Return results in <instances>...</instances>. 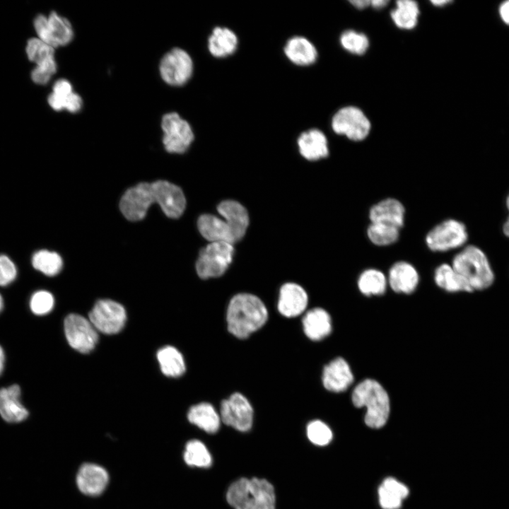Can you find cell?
Wrapping results in <instances>:
<instances>
[{
	"label": "cell",
	"mask_w": 509,
	"mask_h": 509,
	"mask_svg": "<svg viewBox=\"0 0 509 509\" xmlns=\"http://www.w3.org/2000/svg\"><path fill=\"white\" fill-rule=\"evenodd\" d=\"M221 219L212 214L201 215L198 219V228L201 235L211 242L233 244L245 235L249 225L246 209L239 202L226 200L217 208Z\"/></svg>",
	"instance_id": "cell-1"
},
{
	"label": "cell",
	"mask_w": 509,
	"mask_h": 509,
	"mask_svg": "<svg viewBox=\"0 0 509 509\" xmlns=\"http://www.w3.org/2000/svg\"><path fill=\"white\" fill-rule=\"evenodd\" d=\"M268 311L257 296L250 293L234 296L228 306V331L239 339H246L267 322Z\"/></svg>",
	"instance_id": "cell-2"
},
{
	"label": "cell",
	"mask_w": 509,
	"mask_h": 509,
	"mask_svg": "<svg viewBox=\"0 0 509 509\" xmlns=\"http://www.w3.org/2000/svg\"><path fill=\"white\" fill-rule=\"evenodd\" d=\"M353 404L357 408L365 407V423L371 428L384 426L389 418L390 402L385 388L373 379L359 382L351 394Z\"/></svg>",
	"instance_id": "cell-3"
},
{
	"label": "cell",
	"mask_w": 509,
	"mask_h": 509,
	"mask_svg": "<svg viewBox=\"0 0 509 509\" xmlns=\"http://www.w3.org/2000/svg\"><path fill=\"white\" fill-rule=\"evenodd\" d=\"M226 498L234 509H275L274 486L264 479L237 480L228 489Z\"/></svg>",
	"instance_id": "cell-4"
},
{
	"label": "cell",
	"mask_w": 509,
	"mask_h": 509,
	"mask_svg": "<svg viewBox=\"0 0 509 509\" xmlns=\"http://www.w3.org/2000/svg\"><path fill=\"white\" fill-rule=\"evenodd\" d=\"M453 268L467 281L473 291L488 288L494 275L483 251L468 245L459 252L452 261Z\"/></svg>",
	"instance_id": "cell-5"
},
{
	"label": "cell",
	"mask_w": 509,
	"mask_h": 509,
	"mask_svg": "<svg viewBox=\"0 0 509 509\" xmlns=\"http://www.w3.org/2000/svg\"><path fill=\"white\" fill-rule=\"evenodd\" d=\"M234 248L225 242H211L199 252L196 270L203 279L223 275L230 264Z\"/></svg>",
	"instance_id": "cell-6"
},
{
	"label": "cell",
	"mask_w": 509,
	"mask_h": 509,
	"mask_svg": "<svg viewBox=\"0 0 509 509\" xmlns=\"http://www.w3.org/2000/svg\"><path fill=\"white\" fill-rule=\"evenodd\" d=\"M468 238L466 226L455 219H446L433 227L426 234L427 247L434 252H444L462 247Z\"/></svg>",
	"instance_id": "cell-7"
},
{
	"label": "cell",
	"mask_w": 509,
	"mask_h": 509,
	"mask_svg": "<svg viewBox=\"0 0 509 509\" xmlns=\"http://www.w3.org/2000/svg\"><path fill=\"white\" fill-rule=\"evenodd\" d=\"M37 38L54 49L69 44L74 38V30L70 22L55 11L46 16L38 14L33 21Z\"/></svg>",
	"instance_id": "cell-8"
},
{
	"label": "cell",
	"mask_w": 509,
	"mask_h": 509,
	"mask_svg": "<svg viewBox=\"0 0 509 509\" xmlns=\"http://www.w3.org/2000/svg\"><path fill=\"white\" fill-rule=\"evenodd\" d=\"M331 127L334 133L353 141H361L369 135L371 124L358 107L346 106L332 117Z\"/></svg>",
	"instance_id": "cell-9"
},
{
	"label": "cell",
	"mask_w": 509,
	"mask_h": 509,
	"mask_svg": "<svg viewBox=\"0 0 509 509\" xmlns=\"http://www.w3.org/2000/svg\"><path fill=\"white\" fill-rule=\"evenodd\" d=\"M55 49L37 37L27 41L25 52L28 59L35 64L31 71L32 81L37 85H46L57 72Z\"/></svg>",
	"instance_id": "cell-10"
},
{
	"label": "cell",
	"mask_w": 509,
	"mask_h": 509,
	"mask_svg": "<svg viewBox=\"0 0 509 509\" xmlns=\"http://www.w3.org/2000/svg\"><path fill=\"white\" fill-rule=\"evenodd\" d=\"M161 128L163 131V143L169 153H185L194 140L192 127L177 112L164 115L161 120Z\"/></svg>",
	"instance_id": "cell-11"
},
{
	"label": "cell",
	"mask_w": 509,
	"mask_h": 509,
	"mask_svg": "<svg viewBox=\"0 0 509 509\" xmlns=\"http://www.w3.org/2000/svg\"><path fill=\"white\" fill-rule=\"evenodd\" d=\"M194 69L190 55L184 49L175 47L161 59L159 71L162 79L168 85L181 86L191 78Z\"/></svg>",
	"instance_id": "cell-12"
},
{
	"label": "cell",
	"mask_w": 509,
	"mask_h": 509,
	"mask_svg": "<svg viewBox=\"0 0 509 509\" xmlns=\"http://www.w3.org/2000/svg\"><path fill=\"white\" fill-rule=\"evenodd\" d=\"M88 319L98 332L115 334L124 327L127 314L124 308L110 299L99 300L90 311Z\"/></svg>",
	"instance_id": "cell-13"
},
{
	"label": "cell",
	"mask_w": 509,
	"mask_h": 509,
	"mask_svg": "<svg viewBox=\"0 0 509 509\" xmlns=\"http://www.w3.org/2000/svg\"><path fill=\"white\" fill-rule=\"evenodd\" d=\"M64 325L66 340L73 349L87 353L95 348L98 334L89 319L78 314H70L65 318Z\"/></svg>",
	"instance_id": "cell-14"
},
{
	"label": "cell",
	"mask_w": 509,
	"mask_h": 509,
	"mask_svg": "<svg viewBox=\"0 0 509 509\" xmlns=\"http://www.w3.org/2000/svg\"><path fill=\"white\" fill-rule=\"evenodd\" d=\"M156 202L152 183L141 182L122 196L119 207L124 217L131 221L142 220L150 206Z\"/></svg>",
	"instance_id": "cell-15"
},
{
	"label": "cell",
	"mask_w": 509,
	"mask_h": 509,
	"mask_svg": "<svg viewBox=\"0 0 509 509\" xmlns=\"http://www.w3.org/2000/svg\"><path fill=\"white\" fill-rule=\"evenodd\" d=\"M221 419L227 426L245 432L253 421V409L248 399L239 392L233 393L221 404Z\"/></svg>",
	"instance_id": "cell-16"
},
{
	"label": "cell",
	"mask_w": 509,
	"mask_h": 509,
	"mask_svg": "<svg viewBox=\"0 0 509 509\" xmlns=\"http://www.w3.org/2000/svg\"><path fill=\"white\" fill-rule=\"evenodd\" d=\"M156 200L165 214L172 218L180 217L186 206L185 197L182 189L168 181L152 182Z\"/></svg>",
	"instance_id": "cell-17"
},
{
	"label": "cell",
	"mask_w": 509,
	"mask_h": 509,
	"mask_svg": "<svg viewBox=\"0 0 509 509\" xmlns=\"http://www.w3.org/2000/svg\"><path fill=\"white\" fill-rule=\"evenodd\" d=\"M388 286L397 293L411 294L419 286L420 276L410 262L400 260L391 265L387 275Z\"/></svg>",
	"instance_id": "cell-18"
},
{
	"label": "cell",
	"mask_w": 509,
	"mask_h": 509,
	"mask_svg": "<svg viewBox=\"0 0 509 509\" xmlns=\"http://www.w3.org/2000/svg\"><path fill=\"white\" fill-rule=\"evenodd\" d=\"M109 481L107 472L100 465L93 463L82 464L76 474V485L79 491L90 496L100 495Z\"/></svg>",
	"instance_id": "cell-19"
},
{
	"label": "cell",
	"mask_w": 509,
	"mask_h": 509,
	"mask_svg": "<svg viewBox=\"0 0 509 509\" xmlns=\"http://www.w3.org/2000/svg\"><path fill=\"white\" fill-rule=\"evenodd\" d=\"M405 207L399 200L388 197L370 208L368 218L370 223H386L401 229L405 222Z\"/></svg>",
	"instance_id": "cell-20"
},
{
	"label": "cell",
	"mask_w": 509,
	"mask_h": 509,
	"mask_svg": "<svg viewBox=\"0 0 509 509\" xmlns=\"http://www.w3.org/2000/svg\"><path fill=\"white\" fill-rule=\"evenodd\" d=\"M353 382V375L351 368L343 358L338 357L332 360L323 369L322 384L329 391H346Z\"/></svg>",
	"instance_id": "cell-21"
},
{
	"label": "cell",
	"mask_w": 509,
	"mask_h": 509,
	"mask_svg": "<svg viewBox=\"0 0 509 509\" xmlns=\"http://www.w3.org/2000/svg\"><path fill=\"white\" fill-rule=\"evenodd\" d=\"M21 394L16 384L0 389V416L6 423H19L29 416V411L21 402Z\"/></svg>",
	"instance_id": "cell-22"
},
{
	"label": "cell",
	"mask_w": 509,
	"mask_h": 509,
	"mask_svg": "<svg viewBox=\"0 0 509 509\" xmlns=\"http://www.w3.org/2000/svg\"><path fill=\"white\" fill-rule=\"evenodd\" d=\"M308 303V294L300 285L286 283L281 287L278 310L282 315L286 317H297L305 311Z\"/></svg>",
	"instance_id": "cell-23"
},
{
	"label": "cell",
	"mask_w": 509,
	"mask_h": 509,
	"mask_svg": "<svg viewBox=\"0 0 509 509\" xmlns=\"http://www.w3.org/2000/svg\"><path fill=\"white\" fill-rule=\"evenodd\" d=\"M297 144L300 155L308 160H318L329 156L328 140L318 129H310L301 133Z\"/></svg>",
	"instance_id": "cell-24"
},
{
	"label": "cell",
	"mask_w": 509,
	"mask_h": 509,
	"mask_svg": "<svg viewBox=\"0 0 509 509\" xmlns=\"http://www.w3.org/2000/svg\"><path fill=\"white\" fill-rule=\"evenodd\" d=\"M283 52L290 62L301 66L312 64L318 56L315 45L303 36H293L288 39L285 44Z\"/></svg>",
	"instance_id": "cell-25"
},
{
	"label": "cell",
	"mask_w": 509,
	"mask_h": 509,
	"mask_svg": "<svg viewBox=\"0 0 509 509\" xmlns=\"http://www.w3.org/2000/svg\"><path fill=\"white\" fill-rule=\"evenodd\" d=\"M238 45V36L231 29L226 27H215L208 38L209 52L217 58L233 54L236 51Z\"/></svg>",
	"instance_id": "cell-26"
},
{
	"label": "cell",
	"mask_w": 509,
	"mask_h": 509,
	"mask_svg": "<svg viewBox=\"0 0 509 509\" xmlns=\"http://www.w3.org/2000/svg\"><path fill=\"white\" fill-rule=\"evenodd\" d=\"M305 335L311 340L319 341L332 332V320L329 313L321 308L308 310L303 318Z\"/></svg>",
	"instance_id": "cell-27"
},
{
	"label": "cell",
	"mask_w": 509,
	"mask_h": 509,
	"mask_svg": "<svg viewBox=\"0 0 509 509\" xmlns=\"http://www.w3.org/2000/svg\"><path fill=\"white\" fill-rule=\"evenodd\" d=\"M435 284L441 289L450 292H472L467 281L453 268L452 264L443 263L438 265L433 274Z\"/></svg>",
	"instance_id": "cell-28"
},
{
	"label": "cell",
	"mask_w": 509,
	"mask_h": 509,
	"mask_svg": "<svg viewBox=\"0 0 509 509\" xmlns=\"http://www.w3.org/2000/svg\"><path fill=\"white\" fill-rule=\"evenodd\" d=\"M189 421L209 433H216L221 423V417L214 407L208 402L192 406L187 414Z\"/></svg>",
	"instance_id": "cell-29"
},
{
	"label": "cell",
	"mask_w": 509,
	"mask_h": 509,
	"mask_svg": "<svg viewBox=\"0 0 509 509\" xmlns=\"http://www.w3.org/2000/svg\"><path fill=\"white\" fill-rule=\"evenodd\" d=\"M408 494L407 487L393 478L385 479L378 489L380 504L383 509H399Z\"/></svg>",
	"instance_id": "cell-30"
},
{
	"label": "cell",
	"mask_w": 509,
	"mask_h": 509,
	"mask_svg": "<svg viewBox=\"0 0 509 509\" xmlns=\"http://www.w3.org/2000/svg\"><path fill=\"white\" fill-rule=\"evenodd\" d=\"M387 286V275L375 268L363 270L357 280L358 290L366 296H381L385 293Z\"/></svg>",
	"instance_id": "cell-31"
},
{
	"label": "cell",
	"mask_w": 509,
	"mask_h": 509,
	"mask_svg": "<svg viewBox=\"0 0 509 509\" xmlns=\"http://www.w3.org/2000/svg\"><path fill=\"white\" fill-rule=\"evenodd\" d=\"M157 359L162 373L168 377L177 378L185 372L186 366L182 353L174 346H166L157 352Z\"/></svg>",
	"instance_id": "cell-32"
},
{
	"label": "cell",
	"mask_w": 509,
	"mask_h": 509,
	"mask_svg": "<svg viewBox=\"0 0 509 509\" xmlns=\"http://www.w3.org/2000/svg\"><path fill=\"white\" fill-rule=\"evenodd\" d=\"M419 4L411 0H399L391 13V18L395 25L404 30L413 29L418 23L419 16Z\"/></svg>",
	"instance_id": "cell-33"
},
{
	"label": "cell",
	"mask_w": 509,
	"mask_h": 509,
	"mask_svg": "<svg viewBox=\"0 0 509 509\" xmlns=\"http://www.w3.org/2000/svg\"><path fill=\"white\" fill-rule=\"evenodd\" d=\"M366 234L371 243L379 247H385L395 243L399 238L400 228L382 223H370Z\"/></svg>",
	"instance_id": "cell-34"
},
{
	"label": "cell",
	"mask_w": 509,
	"mask_h": 509,
	"mask_svg": "<svg viewBox=\"0 0 509 509\" xmlns=\"http://www.w3.org/2000/svg\"><path fill=\"white\" fill-rule=\"evenodd\" d=\"M32 263L35 269L49 276L59 273L63 265L62 257L57 252L45 250L35 252Z\"/></svg>",
	"instance_id": "cell-35"
},
{
	"label": "cell",
	"mask_w": 509,
	"mask_h": 509,
	"mask_svg": "<svg viewBox=\"0 0 509 509\" xmlns=\"http://www.w3.org/2000/svg\"><path fill=\"white\" fill-rule=\"evenodd\" d=\"M184 460L191 467H209L211 457L206 446L198 440H189L185 446Z\"/></svg>",
	"instance_id": "cell-36"
},
{
	"label": "cell",
	"mask_w": 509,
	"mask_h": 509,
	"mask_svg": "<svg viewBox=\"0 0 509 509\" xmlns=\"http://www.w3.org/2000/svg\"><path fill=\"white\" fill-rule=\"evenodd\" d=\"M339 40L341 47L345 50L356 55L365 54L369 47L368 37L363 33L352 30L344 31L341 35Z\"/></svg>",
	"instance_id": "cell-37"
},
{
	"label": "cell",
	"mask_w": 509,
	"mask_h": 509,
	"mask_svg": "<svg viewBox=\"0 0 509 509\" xmlns=\"http://www.w3.org/2000/svg\"><path fill=\"white\" fill-rule=\"evenodd\" d=\"M47 103L55 111L66 110L71 113L78 112L83 107L81 96L74 92L65 95L52 93L47 98Z\"/></svg>",
	"instance_id": "cell-38"
},
{
	"label": "cell",
	"mask_w": 509,
	"mask_h": 509,
	"mask_svg": "<svg viewBox=\"0 0 509 509\" xmlns=\"http://www.w3.org/2000/svg\"><path fill=\"white\" fill-rule=\"evenodd\" d=\"M307 435L313 444L323 446L332 438V432L329 426L320 420L311 421L307 427Z\"/></svg>",
	"instance_id": "cell-39"
},
{
	"label": "cell",
	"mask_w": 509,
	"mask_h": 509,
	"mask_svg": "<svg viewBox=\"0 0 509 509\" xmlns=\"http://www.w3.org/2000/svg\"><path fill=\"white\" fill-rule=\"evenodd\" d=\"M54 300L52 293L46 291H38L31 297L30 307L37 315H45L53 308Z\"/></svg>",
	"instance_id": "cell-40"
},
{
	"label": "cell",
	"mask_w": 509,
	"mask_h": 509,
	"mask_svg": "<svg viewBox=\"0 0 509 509\" xmlns=\"http://www.w3.org/2000/svg\"><path fill=\"white\" fill-rule=\"evenodd\" d=\"M17 270L13 262L6 255H0V286L11 283L16 277Z\"/></svg>",
	"instance_id": "cell-41"
},
{
	"label": "cell",
	"mask_w": 509,
	"mask_h": 509,
	"mask_svg": "<svg viewBox=\"0 0 509 509\" xmlns=\"http://www.w3.org/2000/svg\"><path fill=\"white\" fill-rule=\"evenodd\" d=\"M499 14L502 21L509 25V0L504 1L500 6Z\"/></svg>",
	"instance_id": "cell-42"
},
{
	"label": "cell",
	"mask_w": 509,
	"mask_h": 509,
	"mask_svg": "<svg viewBox=\"0 0 509 509\" xmlns=\"http://www.w3.org/2000/svg\"><path fill=\"white\" fill-rule=\"evenodd\" d=\"M350 3L358 9H364L370 6V1L368 0H355L351 1Z\"/></svg>",
	"instance_id": "cell-43"
},
{
	"label": "cell",
	"mask_w": 509,
	"mask_h": 509,
	"mask_svg": "<svg viewBox=\"0 0 509 509\" xmlns=\"http://www.w3.org/2000/svg\"><path fill=\"white\" fill-rule=\"evenodd\" d=\"M388 3L389 1L386 0H374L370 1V6L375 9H381L386 6Z\"/></svg>",
	"instance_id": "cell-44"
},
{
	"label": "cell",
	"mask_w": 509,
	"mask_h": 509,
	"mask_svg": "<svg viewBox=\"0 0 509 509\" xmlns=\"http://www.w3.org/2000/svg\"><path fill=\"white\" fill-rule=\"evenodd\" d=\"M506 205L509 211V195L506 199ZM503 232L506 236L509 237V216L503 225Z\"/></svg>",
	"instance_id": "cell-45"
},
{
	"label": "cell",
	"mask_w": 509,
	"mask_h": 509,
	"mask_svg": "<svg viewBox=\"0 0 509 509\" xmlns=\"http://www.w3.org/2000/svg\"><path fill=\"white\" fill-rule=\"evenodd\" d=\"M5 354L2 347L0 346V375L2 374L4 368Z\"/></svg>",
	"instance_id": "cell-46"
},
{
	"label": "cell",
	"mask_w": 509,
	"mask_h": 509,
	"mask_svg": "<svg viewBox=\"0 0 509 509\" xmlns=\"http://www.w3.org/2000/svg\"><path fill=\"white\" fill-rule=\"evenodd\" d=\"M431 3H432L434 6H445V4L452 3V1H448V0H447V1H446V0H442V1H432Z\"/></svg>",
	"instance_id": "cell-47"
},
{
	"label": "cell",
	"mask_w": 509,
	"mask_h": 509,
	"mask_svg": "<svg viewBox=\"0 0 509 509\" xmlns=\"http://www.w3.org/2000/svg\"><path fill=\"white\" fill-rule=\"evenodd\" d=\"M3 308H4V300H3V298H2V297H1V294H0V312L2 311Z\"/></svg>",
	"instance_id": "cell-48"
}]
</instances>
